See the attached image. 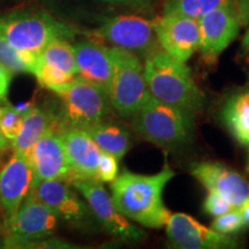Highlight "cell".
Instances as JSON below:
<instances>
[{"instance_id":"obj_15","label":"cell","mask_w":249,"mask_h":249,"mask_svg":"<svg viewBox=\"0 0 249 249\" xmlns=\"http://www.w3.org/2000/svg\"><path fill=\"white\" fill-rule=\"evenodd\" d=\"M191 173L207 191L217 193L235 209L249 198V181L242 174L217 161H201L192 166Z\"/></svg>"},{"instance_id":"obj_9","label":"cell","mask_w":249,"mask_h":249,"mask_svg":"<svg viewBox=\"0 0 249 249\" xmlns=\"http://www.w3.org/2000/svg\"><path fill=\"white\" fill-rule=\"evenodd\" d=\"M71 185L82 195L108 234L123 241H138L144 238V231L120 213L103 182L96 179H76Z\"/></svg>"},{"instance_id":"obj_18","label":"cell","mask_w":249,"mask_h":249,"mask_svg":"<svg viewBox=\"0 0 249 249\" xmlns=\"http://www.w3.org/2000/svg\"><path fill=\"white\" fill-rule=\"evenodd\" d=\"M73 46L77 76L93 83L107 93L112 76L110 46L92 40H80Z\"/></svg>"},{"instance_id":"obj_33","label":"cell","mask_w":249,"mask_h":249,"mask_svg":"<svg viewBox=\"0 0 249 249\" xmlns=\"http://www.w3.org/2000/svg\"><path fill=\"white\" fill-rule=\"evenodd\" d=\"M238 210L241 214L242 219H244L245 226H249V198L240 208H238Z\"/></svg>"},{"instance_id":"obj_5","label":"cell","mask_w":249,"mask_h":249,"mask_svg":"<svg viewBox=\"0 0 249 249\" xmlns=\"http://www.w3.org/2000/svg\"><path fill=\"white\" fill-rule=\"evenodd\" d=\"M112 76L107 96L112 110L130 119L147 101L149 93L141 58L127 50L110 46Z\"/></svg>"},{"instance_id":"obj_19","label":"cell","mask_w":249,"mask_h":249,"mask_svg":"<svg viewBox=\"0 0 249 249\" xmlns=\"http://www.w3.org/2000/svg\"><path fill=\"white\" fill-rule=\"evenodd\" d=\"M60 126V118L54 116L46 108L36 107L23 117L22 128L18 135L12 141L13 154L26 156L33 145L42 138L49 129Z\"/></svg>"},{"instance_id":"obj_8","label":"cell","mask_w":249,"mask_h":249,"mask_svg":"<svg viewBox=\"0 0 249 249\" xmlns=\"http://www.w3.org/2000/svg\"><path fill=\"white\" fill-rule=\"evenodd\" d=\"M59 217L33 193L2 227L4 247L28 248L34 242L50 238L58 226Z\"/></svg>"},{"instance_id":"obj_14","label":"cell","mask_w":249,"mask_h":249,"mask_svg":"<svg viewBox=\"0 0 249 249\" xmlns=\"http://www.w3.org/2000/svg\"><path fill=\"white\" fill-rule=\"evenodd\" d=\"M33 167L35 182L40 180H64L70 183L71 170L59 127L49 129L27 155Z\"/></svg>"},{"instance_id":"obj_7","label":"cell","mask_w":249,"mask_h":249,"mask_svg":"<svg viewBox=\"0 0 249 249\" xmlns=\"http://www.w3.org/2000/svg\"><path fill=\"white\" fill-rule=\"evenodd\" d=\"M249 23V0L229 4L213 9L198 18V51L207 64H214Z\"/></svg>"},{"instance_id":"obj_25","label":"cell","mask_w":249,"mask_h":249,"mask_svg":"<svg viewBox=\"0 0 249 249\" xmlns=\"http://www.w3.org/2000/svg\"><path fill=\"white\" fill-rule=\"evenodd\" d=\"M23 116L15 110L12 104L2 107L0 114V134L11 143L22 128Z\"/></svg>"},{"instance_id":"obj_30","label":"cell","mask_w":249,"mask_h":249,"mask_svg":"<svg viewBox=\"0 0 249 249\" xmlns=\"http://www.w3.org/2000/svg\"><path fill=\"white\" fill-rule=\"evenodd\" d=\"M13 71L0 62V102H6L11 88Z\"/></svg>"},{"instance_id":"obj_35","label":"cell","mask_w":249,"mask_h":249,"mask_svg":"<svg viewBox=\"0 0 249 249\" xmlns=\"http://www.w3.org/2000/svg\"><path fill=\"white\" fill-rule=\"evenodd\" d=\"M242 46H244L245 51L247 52V53H249V28H248V30L246 31L244 39H242Z\"/></svg>"},{"instance_id":"obj_1","label":"cell","mask_w":249,"mask_h":249,"mask_svg":"<svg viewBox=\"0 0 249 249\" xmlns=\"http://www.w3.org/2000/svg\"><path fill=\"white\" fill-rule=\"evenodd\" d=\"M176 172L165 163L160 172L139 174L124 171L111 181V196L124 217L148 229L166 225L171 213L164 203V189Z\"/></svg>"},{"instance_id":"obj_10","label":"cell","mask_w":249,"mask_h":249,"mask_svg":"<svg viewBox=\"0 0 249 249\" xmlns=\"http://www.w3.org/2000/svg\"><path fill=\"white\" fill-rule=\"evenodd\" d=\"M93 34L111 46L127 50L140 58H145L160 49L151 22L139 15L120 14L108 18Z\"/></svg>"},{"instance_id":"obj_3","label":"cell","mask_w":249,"mask_h":249,"mask_svg":"<svg viewBox=\"0 0 249 249\" xmlns=\"http://www.w3.org/2000/svg\"><path fill=\"white\" fill-rule=\"evenodd\" d=\"M194 116L149 96L130 120L140 138L160 148L172 150L191 141L194 133Z\"/></svg>"},{"instance_id":"obj_2","label":"cell","mask_w":249,"mask_h":249,"mask_svg":"<svg viewBox=\"0 0 249 249\" xmlns=\"http://www.w3.org/2000/svg\"><path fill=\"white\" fill-rule=\"evenodd\" d=\"M143 67L151 97L193 114L203 110L205 93L193 79L186 62L160 48L144 58Z\"/></svg>"},{"instance_id":"obj_27","label":"cell","mask_w":249,"mask_h":249,"mask_svg":"<svg viewBox=\"0 0 249 249\" xmlns=\"http://www.w3.org/2000/svg\"><path fill=\"white\" fill-rule=\"evenodd\" d=\"M211 227L214 231L223 233V234L233 235L244 229L245 223L238 209H233L229 213H225L220 216L214 217V220L211 224Z\"/></svg>"},{"instance_id":"obj_26","label":"cell","mask_w":249,"mask_h":249,"mask_svg":"<svg viewBox=\"0 0 249 249\" xmlns=\"http://www.w3.org/2000/svg\"><path fill=\"white\" fill-rule=\"evenodd\" d=\"M0 62L13 73H29L22 58V52L12 46L0 36Z\"/></svg>"},{"instance_id":"obj_13","label":"cell","mask_w":249,"mask_h":249,"mask_svg":"<svg viewBox=\"0 0 249 249\" xmlns=\"http://www.w3.org/2000/svg\"><path fill=\"white\" fill-rule=\"evenodd\" d=\"M166 234L176 247L183 249H226L236 247L232 235L214 231L187 213H171L167 220Z\"/></svg>"},{"instance_id":"obj_32","label":"cell","mask_w":249,"mask_h":249,"mask_svg":"<svg viewBox=\"0 0 249 249\" xmlns=\"http://www.w3.org/2000/svg\"><path fill=\"white\" fill-rule=\"evenodd\" d=\"M13 107H15V110H17L18 113L22 114L24 117L36 107V104L34 102H22V103H18V104L13 105Z\"/></svg>"},{"instance_id":"obj_39","label":"cell","mask_w":249,"mask_h":249,"mask_svg":"<svg viewBox=\"0 0 249 249\" xmlns=\"http://www.w3.org/2000/svg\"><path fill=\"white\" fill-rule=\"evenodd\" d=\"M248 81H249V75H248Z\"/></svg>"},{"instance_id":"obj_12","label":"cell","mask_w":249,"mask_h":249,"mask_svg":"<svg viewBox=\"0 0 249 249\" xmlns=\"http://www.w3.org/2000/svg\"><path fill=\"white\" fill-rule=\"evenodd\" d=\"M34 185L35 176L26 156L12 155L0 169V214L2 227L17 213Z\"/></svg>"},{"instance_id":"obj_4","label":"cell","mask_w":249,"mask_h":249,"mask_svg":"<svg viewBox=\"0 0 249 249\" xmlns=\"http://www.w3.org/2000/svg\"><path fill=\"white\" fill-rule=\"evenodd\" d=\"M0 36L20 51L40 53L55 39H71L75 29L45 12L15 11L0 15Z\"/></svg>"},{"instance_id":"obj_17","label":"cell","mask_w":249,"mask_h":249,"mask_svg":"<svg viewBox=\"0 0 249 249\" xmlns=\"http://www.w3.org/2000/svg\"><path fill=\"white\" fill-rule=\"evenodd\" d=\"M70 166L71 180L96 179L102 150L86 129L59 126ZM70 182V183H71Z\"/></svg>"},{"instance_id":"obj_20","label":"cell","mask_w":249,"mask_h":249,"mask_svg":"<svg viewBox=\"0 0 249 249\" xmlns=\"http://www.w3.org/2000/svg\"><path fill=\"white\" fill-rule=\"evenodd\" d=\"M86 130L102 151L114 156L118 160H123L132 147L128 129L113 121L104 119Z\"/></svg>"},{"instance_id":"obj_6","label":"cell","mask_w":249,"mask_h":249,"mask_svg":"<svg viewBox=\"0 0 249 249\" xmlns=\"http://www.w3.org/2000/svg\"><path fill=\"white\" fill-rule=\"evenodd\" d=\"M54 93L60 97V126L87 129L107 119L112 110L107 93L80 76L59 88Z\"/></svg>"},{"instance_id":"obj_37","label":"cell","mask_w":249,"mask_h":249,"mask_svg":"<svg viewBox=\"0 0 249 249\" xmlns=\"http://www.w3.org/2000/svg\"><path fill=\"white\" fill-rule=\"evenodd\" d=\"M247 170L249 171V158H248V164H247Z\"/></svg>"},{"instance_id":"obj_29","label":"cell","mask_w":249,"mask_h":249,"mask_svg":"<svg viewBox=\"0 0 249 249\" xmlns=\"http://www.w3.org/2000/svg\"><path fill=\"white\" fill-rule=\"evenodd\" d=\"M203 209L210 216L218 217L220 214L235 209V208L226 198H224L223 196H220L214 192L208 191V194L205 196L203 202Z\"/></svg>"},{"instance_id":"obj_23","label":"cell","mask_w":249,"mask_h":249,"mask_svg":"<svg viewBox=\"0 0 249 249\" xmlns=\"http://www.w3.org/2000/svg\"><path fill=\"white\" fill-rule=\"evenodd\" d=\"M239 0H166L163 13H178L200 18L204 14Z\"/></svg>"},{"instance_id":"obj_38","label":"cell","mask_w":249,"mask_h":249,"mask_svg":"<svg viewBox=\"0 0 249 249\" xmlns=\"http://www.w3.org/2000/svg\"><path fill=\"white\" fill-rule=\"evenodd\" d=\"M1 110H2V107H0V114H1Z\"/></svg>"},{"instance_id":"obj_11","label":"cell","mask_w":249,"mask_h":249,"mask_svg":"<svg viewBox=\"0 0 249 249\" xmlns=\"http://www.w3.org/2000/svg\"><path fill=\"white\" fill-rule=\"evenodd\" d=\"M160 48L182 62L198 49L200 27L197 18L178 13H163L151 21Z\"/></svg>"},{"instance_id":"obj_24","label":"cell","mask_w":249,"mask_h":249,"mask_svg":"<svg viewBox=\"0 0 249 249\" xmlns=\"http://www.w3.org/2000/svg\"><path fill=\"white\" fill-rule=\"evenodd\" d=\"M33 75L36 76L37 81L39 85L44 88L51 90V91H57L59 88L67 85L74 79V76L68 75V74L64 73V71L55 70V68L49 66V65L44 64L40 59L39 55V62L37 67L34 71Z\"/></svg>"},{"instance_id":"obj_22","label":"cell","mask_w":249,"mask_h":249,"mask_svg":"<svg viewBox=\"0 0 249 249\" xmlns=\"http://www.w3.org/2000/svg\"><path fill=\"white\" fill-rule=\"evenodd\" d=\"M44 64L64 71L71 76H77L74 46L68 39H55L45 46L39 53Z\"/></svg>"},{"instance_id":"obj_28","label":"cell","mask_w":249,"mask_h":249,"mask_svg":"<svg viewBox=\"0 0 249 249\" xmlns=\"http://www.w3.org/2000/svg\"><path fill=\"white\" fill-rule=\"evenodd\" d=\"M114 156L107 152L102 151L101 158H99L97 174H96V180L101 182H111L117 178L119 174V164Z\"/></svg>"},{"instance_id":"obj_16","label":"cell","mask_w":249,"mask_h":249,"mask_svg":"<svg viewBox=\"0 0 249 249\" xmlns=\"http://www.w3.org/2000/svg\"><path fill=\"white\" fill-rule=\"evenodd\" d=\"M33 193L48 205L59 218L73 224H85L90 217V208L64 180H40L35 182Z\"/></svg>"},{"instance_id":"obj_21","label":"cell","mask_w":249,"mask_h":249,"mask_svg":"<svg viewBox=\"0 0 249 249\" xmlns=\"http://www.w3.org/2000/svg\"><path fill=\"white\" fill-rule=\"evenodd\" d=\"M222 118L236 141L249 145V88L227 99L223 107Z\"/></svg>"},{"instance_id":"obj_36","label":"cell","mask_w":249,"mask_h":249,"mask_svg":"<svg viewBox=\"0 0 249 249\" xmlns=\"http://www.w3.org/2000/svg\"><path fill=\"white\" fill-rule=\"evenodd\" d=\"M2 229V220H1V214H0V231H1Z\"/></svg>"},{"instance_id":"obj_31","label":"cell","mask_w":249,"mask_h":249,"mask_svg":"<svg viewBox=\"0 0 249 249\" xmlns=\"http://www.w3.org/2000/svg\"><path fill=\"white\" fill-rule=\"evenodd\" d=\"M98 2L111 5H128V6H143L150 4L151 0H95Z\"/></svg>"},{"instance_id":"obj_34","label":"cell","mask_w":249,"mask_h":249,"mask_svg":"<svg viewBox=\"0 0 249 249\" xmlns=\"http://www.w3.org/2000/svg\"><path fill=\"white\" fill-rule=\"evenodd\" d=\"M9 148H11L9 142L1 135V134H0V161H1L2 157H4L6 152L8 151Z\"/></svg>"}]
</instances>
